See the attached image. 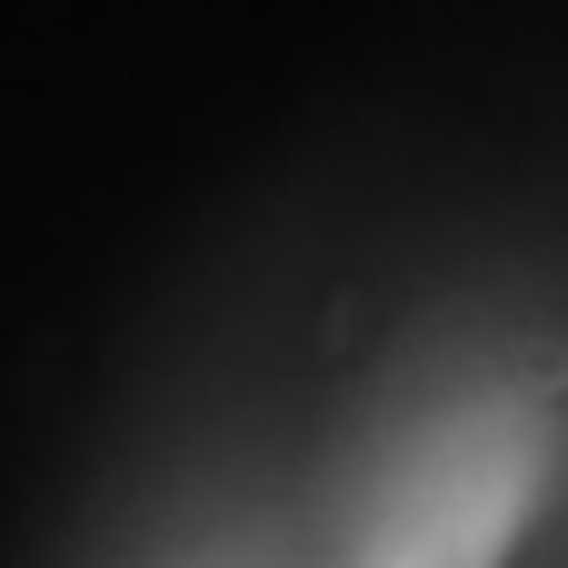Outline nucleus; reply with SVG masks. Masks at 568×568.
Listing matches in <instances>:
<instances>
[{"instance_id":"nucleus-1","label":"nucleus","mask_w":568,"mask_h":568,"mask_svg":"<svg viewBox=\"0 0 568 568\" xmlns=\"http://www.w3.org/2000/svg\"><path fill=\"white\" fill-rule=\"evenodd\" d=\"M549 489V409L529 389H479L439 409L379 479L349 568H509Z\"/></svg>"}]
</instances>
